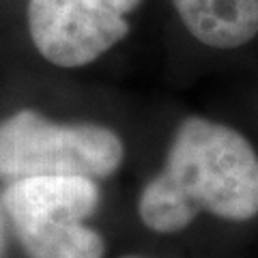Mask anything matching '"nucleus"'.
<instances>
[{
  "label": "nucleus",
  "instance_id": "nucleus-2",
  "mask_svg": "<svg viewBox=\"0 0 258 258\" xmlns=\"http://www.w3.org/2000/svg\"><path fill=\"white\" fill-rule=\"evenodd\" d=\"M97 205L99 187L86 176H30L3 191V209L28 258H101L106 241L84 224Z\"/></svg>",
  "mask_w": 258,
  "mask_h": 258
},
{
  "label": "nucleus",
  "instance_id": "nucleus-7",
  "mask_svg": "<svg viewBox=\"0 0 258 258\" xmlns=\"http://www.w3.org/2000/svg\"><path fill=\"white\" fill-rule=\"evenodd\" d=\"M125 258H142V256H125Z\"/></svg>",
  "mask_w": 258,
  "mask_h": 258
},
{
  "label": "nucleus",
  "instance_id": "nucleus-6",
  "mask_svg": "<svg viewBox=\"0 0 258 258\" xmlns=\"http://www.w3.org/2000/svg\"><path fill=\"white\" fill-rule=\"evenodd\" d=\"M5 209L0 207V254H3V247H5Z\"/></svg>",
  "mask_w": 258,
  "mask_h": 258
},
{
  "label": "nucleus",
  "instance_id": "nucleus-5",
  "mask_svg": "<svg viewBox=\"0 0 258 258\" xmlns=\"http://www.w3.org/2000/svg\"><path fill=\"white\" fill-rule=\"evenodd\" d=\"M198 41L217 50L245 45L258 35V0H172Z\"/></svg>",
  "mask_w": 258,
  "mask_h": 258
},
{
  "label": "nucleus",
  "instance_id": "nucleus-3",
  "mask_svg": "<svg viewBox=\"0 0 258 258\" xmlns=\"http://www.w3.org/2000/svg\"><path fill=\"white\" fill-rule=\"evenodd\" d=\"M125 147L103 125H58L35 110H20L0 123V179L86 176L103 179L118 170Z\"/></svg>",
  "mask_w": 258,
  "mask_h": 258
},
{
  "label": "nucleus",
  "instance_id": "nucleus-1",
  "mask_svg": "<svg viewBox=\"0 0 258 258\" xmlns=\"http://www.w3.org/2000/svg\"><path fill=\"white\" fill-rule=\"evenodd\" d=\"M200 211L245 222L258 215V155L243 134L203 116L176 129L166 166L138 200L144 226L179 232Z\"/></svg>",
  "mask_w": 258,
  "mask_h": 258
},
{
  "label": "nucleus",
  "instance_id": "nucleus-4",
  "mask_svg": "<svg viewBox=\"0 0 258 258\" xmlns=\"http://www.w3.org/2000/svg\"><path fill=\"white\" fill-rule=\"evenodd\" d=\"M142 0H28V30L39 54L58 67H84L123 41L127 15Z\"/></svg>",
  "mask_w": 258,
  "mask_h": 258
}]
</instances>
